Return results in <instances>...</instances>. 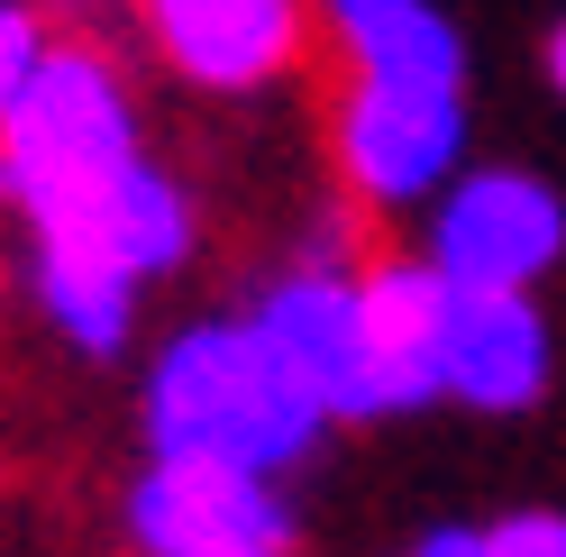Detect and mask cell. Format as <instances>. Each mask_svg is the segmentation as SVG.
<instances>
[{
	"label": "cell",
	"instance_id": "6da1fadb",
	"mask_svg": "<svg viewBox=\"0 0 566 557\" xmlns=\"http://www.w3.org/2000/svg\"><path fill=\"white\" fill-rule=\"evenodd\" d=\"M137 421H147V458H210V466H238V475H265V484H283L329 439V411L256 338V320L174 329L147 366Z\"/></svg>",
	"mask_w": 566,
	"mask_h": 557
},
{
	"label": "cell",
	"instance_id": "7a4b0ae2",
	"mask_svg": "<svg viewBox=\"0 0 566 557\" xmlns=\"http://www.w3.org/2000/svg\"><path fill=\"white\" fill-rule=\"evenodd\" d=\"M137 156H147L137 147V101L101 46H46L38 83L0 111V201L28 220V238L74 220Z\"/></svg>",
	"mask_w": 566,
	"mask_h": 557
},
{
	"label": "cell",
	"instance_id": "3957f363",
	"mask_svg": "<svg viewBox=\"0 0 566 557\" xmlns=\"http://www.w3.org/2000/svg\"><path fill=\"white\" fill-rule=\"evenodd\" d=\"M557 256H566V201L521 165H467L430 201L420 265L448 293H530Z\"/></svg>",
	"mask_w": 566,
	"mask_h": 557
},
{
	"label": "cell",
	"instance_id": "277c9868",
	"mask_svg": "<svg viewBox=\"0 0 566 557\" xmlns=\"http://www.w3.org/2000/svg\"><path fill=\"white\" fill-rule=\"evenodd\" d=\"M338 174L366 211H430L467 174V92H402V83H347L338 92Z\"/></svg>",
	"mask_w": 566,
	"mask_h": 557
},
{
	"label": "cell",
	"instance_id": "5b68a950",
	"mask_svg": "<svg viewBox=\"0 0 566 557\" xmlns=\"http://www.w3.org/2000/svg\"><path fill=\"white\" fill-rule=\"evenodd\" d=\"M302 512L283 484L210 466V458H147L128 484V548L137 557H283Z\"/></svg>",
	"mask_w": 566,
	"mask_h": 557
},
{
	"label": "cell",
	"instance_id": "8992f818",
	"mask_svg": "<svg viewBox=\"0 0 566 557\" xmlns=\"http://www.w3.org/2000/svg\"><path fill=\"white\" fill-rule=\"evenodd\" d=\"M256 338L302 375V393L329 421H384L375 402V357H366V293L347 265H293L256 293Z\"/></svg>",
	"mask_w": 566,
	"mask_h": 557
},
{
	"label": "cell",
	"instance_id": "52a82bcc",
	"mask_svg": "<svg viewBox=\"0 0 566 557\" xmlns=\"http://www.w3.org/2000/svg\"><path fill=\"white\" fill-rule=\"evenodd\" d=\"M137 19L201 92H265L302 64V0H137Z\"/></svg>",
	"mask_w": 566,
	"mask_h": 557
},
{
	"label": "cell",
	"instance_id": "ba28073f",
	"mask_svg": "<svg viewBox=\"0 0 566 557\" xmlns=\"http://www.w3.org/2000/svg\"><path fill=\"white\" fill-rule=\"evenodd\" d=\"M38 256H74V265H101L119 284H156L192 256V192L174 183L156 156H137L119 183H101L74 220L38 229Z\"/></svg>",
	"mask_w": 566,
	"mask_h": 557
},
{
	"label": "cell",
	"instance_id": "9c48e42d",
	"mask_svg": "<svg viewBox=\"0 0 566 557\" xmlns=\"http://www.w3.org/2000/svg\"><path fill=\"white\" fill-rule=\"evenodd\" d=\"M557 338L530 293H448L439 329V402L467 411H530L548 393Z\"/></svg>",
	"mask_w": 566,
	"mask_h": 557
},
{
	"label": "cell",
	"instance_id": "30bf717a",
	"mask_svg": "<svg viewBox=\"0 0 566 557\" xmlns=\"http://www.w3.org/2000/svg\"><path fill=\"white\" fill-rule=\"evenodd\" d=\"M366 293V357H375V402L394 411L439 402V329H448V284L420 256H384L357 274Z\"/></svg>",
	"mask_w": 566,
	"mask_h": 557
},
{
	"label": "cell",
	"instance_id": "8fae6325",
	"mask_svg": "<svg viewBox=\"0 0 566 557\" xmlns=\"http://www.w3.org/2000/svg\"><path fill=\"white\" fill-rule=\"evenodd\" d=\"M329 38L347 55V83H402V92H467V38L439 0H321Z\"/></svg>",
	"mask_w": 566,
	"mask_h": 557
},
{
	"label": "cell",
	"instance_id": "7c38bea8",
	"mask_svg": "<svg viewBox=\"0 0 566 557\" xmlns=\"http://www.w3.org/2000/svg\"><path fill=\"white\" fill-rule=\"evenodd\" d=\"M28 284H38L46 320L64 329V347H83V357H119L128 329H137V284L101 265H74V256H28Z\"/></svg>",
	"mask_w": 566,
	"mask_h": 557
},
{
	"label": "cell",
	"instance_id": "4fadbf2b",
	"mask_svg": "<svg viewBox=\"0 0 566 557\" xmlns=\"http://www.w3.org/2000/svg\"><path fill=\"white\" fill-rule=\"evenodd\" d=\"M46 19L28 10V0H0V111H10V101L38 83V64H46Z\"/></svg>",
	"mask_w": 566,
	"mask_h": 557
},
{
	"label": "cell",
	"instance_id": "5bb4252c",
	"mask_svg": "<svg viewBox=\"0 0 566 557\" xmlns=\"http://www.w3.org/2000/svg\"><path fill=\"white\" fill-rule=\"evenodd\" d=\"M484 557H566V512H503L484 530Z\"/></svg>",
	"mask_w": 566,
	"mask_h": 557
},
{
	"label": "cell",
	"instance_id": "9a60e30c",
	"mask_svg": "<svg viewBox=\"0 0 566 557\" xmlns=\"http://www.w3.org/2000/svg\"><path fill=\"white\" fill-rule=\"evenodd\" d=\"M402 557H484V530H457V521H448V530H420Z\"/></svg>",
	"mask_w": 566,
	"mask_h": 557
},
{
	"label": "cell",
	"instance_id": "2e32d148",
	"mask_svg": "<svg viewBox=\"0 0 566 557\" xmlns=\"http://www.w3.org/2000/svg\"><path fill=\"white\" fill-rule=\"evenodd\" d=\"M548 83H557V101H566V19H557V38H548Z\"/></svg>",
	"mask_w": 566,
	"mask_h": 557
},
{
	"label": "cell",
	"instance_id": "e0dca14e",
	"mask_svg": "<svg viewBox=\"0 0 566 557\" xmlns=\"http://www.w3.org/2000/svg\"><path fill=\"white\" fill-rule=\"evenodd\" d=\"M283 557H293V548H283Z\"/></svg>",
	"mask_w": 566,
	"mask_h": 557
}]
</instances>
